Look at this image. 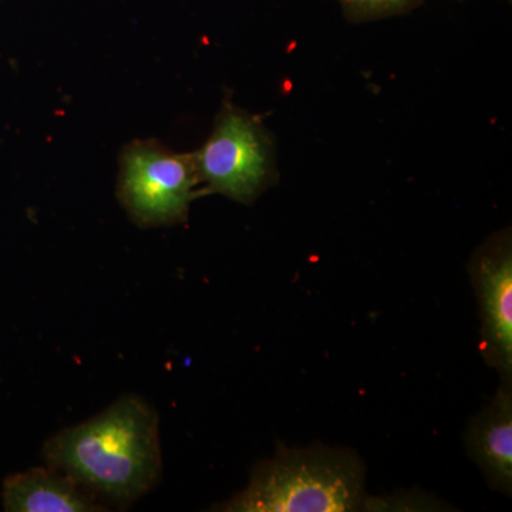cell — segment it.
Returning <instances> with one entry per match:
<instances>
[{
  "mask_svg": "<svg viewBox=\"0 0 512 512\" xmlns=\"http://www.w3.org/2000/svg\"><path fill=\"white\" fill-rule=\"evenodd\" d=\"M47 467L94 500L128 505L150 493L163 473L158 413L124 394L84 423L60 430L43 447Z\"/></svg>",
  "mask_w": 512,
  "mask_h": 512,
  "instance_id": "obj_1",
  "label": "cell"
},
{
  "mask_svg": "<svg viewBox=\"0 0 512 512\" xmlns=\"http://www.w3.org/2000/svg\"><path fill=\"white\" fill-rule=\"evenodd\" d=\"M366 503L365 466L353 451L279 446L254 468L248 487L217 510L350 512Z\"/></svg>",
  "mask_w": 512,
  "mask_h": 512,
  "instance_id": "obj_2",
  "label": "cell"
},
{
  "mask_svg": "<svg viewBox=\"0 0 512 512\" xmlns=\"http://www.w3.org/2000/svg\"><path fill=\"white\" fill-rule=\"evenodd\" d=\"M194 154H175L156 141H136L121 156L120 202L143 228L184 222L201 195Z\"/></svg>",
  "mask_w": 512,
  "mask_h": 512,
  "instance_id": "obj_3",
  "label": "cell"
},
{
  "mask_svg": "<svg viewBox=\"0 0 512 512\" xmlns=\"http://www.w3.org/2000/svg\"><path fill=\"white\" fill-rule=\"evenodd\" d=\"M204 192L251 204L275 178L274 143L265 127L245 111H221L207 143L194 153Z\"/></svg>",
  "mask_w": 512,
  "mask_h": 512,
  "instance_id": "obj_4",
  "label": "cell"
},
{
  "mask_svg": "<svg viewBox=\"0 0 512 512\" xmlns=\"http://www.w3.org/2000/svg\"><path fill=\"white\" fill-rule=\"evenodd\" d=\"M481 315V352L485 362L512 376V248L510 234L483 245L470 266Z\"/></svg>",
  "mask_w": 512,
  "mask_h": 512,
  "instance_id": "obj_5",
  "label": "cell"
},
{
  "mask_svg": "<svg viewBox=\"0 0 512 512\" xmlns=\"http://www.w3.org/2000/svg\"><path fill=\"white\" fill-rule=\"evenodd\" d=\"M467 450L483 471L485 480L500 493L512 488V389L511 379H501L493 402L471 420Z\"/></svg>",
  "mask_w": 512,
  "mask_h": 512,
  "instance_id": "obj_6",
  "label": "cell"
},
{
  "mask_svg": "<svg viewBox=\"0 0 512 512\" xmlns=\"http://www.w3.org/2000/svg\"><path fill=\"white\" fill-rule=\"evenodd\" d=\"M3 507L9 512H96L99 501L53 468H32L3 483Z\"/></svg>",
  "mask_w": 512,
  "mask_h": 512,
  "instance_id": "obj_7",
  "label": "cell"
},
{
  "mask_svg": "<svg viewBox=\"0 0 512 512\" xmlns=\"http://www.w3.org/2000/svg\"><path fill=\"white\" fill-rule=\"evenodd\" d=\"M350 18L369 20L399 15L414 8L421 0H339Z\"/></svg>",
  "mask_w": 512,
  "mask_h": 512,
  "instance_id": "obj_8",
  "label": "cell"
}]
</instances>
